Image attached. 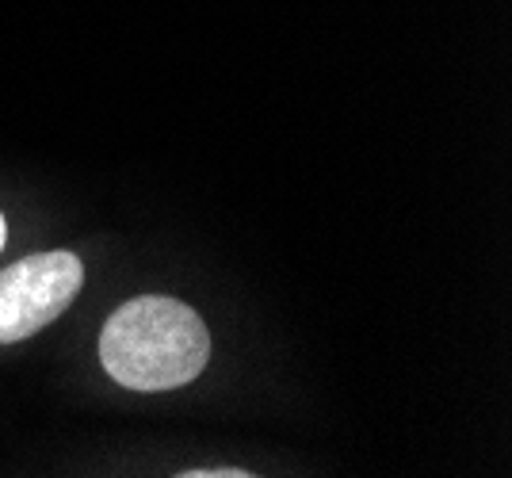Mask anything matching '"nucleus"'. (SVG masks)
<instances>
[{"instance_id":"4","label":"nucleus","mask_w":512,"mask_h":478,"mask_svg":"<svg viewBox=\"0 0 512 478\" xmlns=\"http://www.w3.org/2000/svg\"><path fill=\"white\" fill-rule=\"evenodd\" d=\"M4 241H8V226H4V215H0V249H4Z\"/></svg>"},{"instance_id":"1","label":"nucleus","mask_w":512,"mask_h":478,"mask_svg":"<svg viewBox=\"0 0 512 478\" xmlns=\"http://www.w3.org/2000/svg\"><path fill=\"white\" fill-rule=\"evenodd\" d=\"M100 360L130 391H176L211 360V333L188 303L169 295H138L107 318Z\"/></svg>"},{"instance_id":"2","label":"nucleus","mask_w":512,"mask_h":478,"mask_svg":"<svg viewBox=\"0 0 512 478\" xmlns=\"http://www.w3.org/2000/svg\"><path fill=\"white\" fill-rule=\"evenodd\" d=\"M85 283L81 257L50 249L31 253L0 272V345L23 341L62 318Z\"/></svg>"},{"instance_id":"3","label":"nucleus","mask_w":512,"mask_h":478,"mask_svg":"<svg viewBox=\"0 0 512 478\" xmlns=\"http://www.w3.org/2000/svg\"><path fill=\"white\" fill-rule=\"evenodd\" d=\"M253 471H237V467H218V471H180V478H249Z\"/></svg>"}]
</instances>
